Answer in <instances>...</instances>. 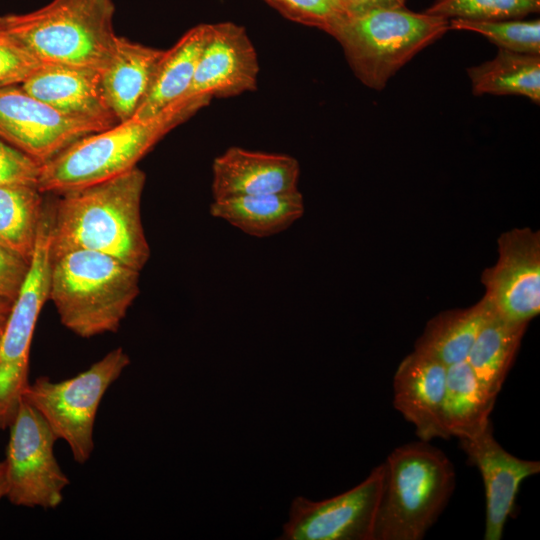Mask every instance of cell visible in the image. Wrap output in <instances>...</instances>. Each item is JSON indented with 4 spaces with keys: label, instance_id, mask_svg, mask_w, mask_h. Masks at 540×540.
<instances>
[{
    "label": "cell",
    "instance_id": "6da1fadb",
    "mask_svg": "<svg viewBox=\"0 0 540 540\" xmlns=\"http://www.w3.org/2000/svg\"><path fill=\"white\" fill-rule=\"evenodd\" d=\"M145 173L135 167L52 202L51 252L86 249L141 271L150 258L141 217Z\"/></svg>",
    "mask_w": 540,
    "mask_h": 540
},
{
    "label": "cell",
    "instance_id": "7a4b0ae2",
    "mask_svg": "<svg viewBox=\"0 0 540 540\" xmlns=\"http://www.w3.org/2000/svg\"><path fill=\"white\" fill-rule=\"evenodd\" d=\"M113 0H52L24 14L0 16V37L42 65L100 71L117 35Z\"/></svg>",
    "mask_w": 540,
    "mask_h": 540
},
{
    "label": "cell",
    "instance_id": "3957f363",
    "mask_svg": "<svg viewBox=\"0 0 540 540\" xmlns=\"http://www.w3.org/2000/svg\"><path fill=\"white\" fill-rule=\"evenodd\" d=\"M140 271L86 249L51 252L49 300L61 323L90 338L116 332L140 292Z\"/></svg>",
    "mask_w": 540,
    "mask_h": 540
},
{
    "label": "cell",
    "instance_id": "277c9868",
    "mask_svg": "<svg viewBox=\"0 0 540 540\" xmlns=\"http://www.w3.org/2000/svg\"><path fill=\"white\" fill-rule=\"evenodd\" d=\"M207 103L181 100L147 120L130 118L86 135L41 165L38 189L60 195L93 185L135 167L175 126Z\"/></svg>",
    "mask_w": 540,
    "mask_h": 540
},
{
    "label": "cell",
    "instance_id": "5b68a950",
    "mask_svg": "<svg viewBox=\"0 0 540 540\" xmlns=\"http://www.w3.org/2000/svg\"><path fill=\"white\" fill-rule=\"evenodd\" d=\"M384 468L373 540L422 539L455 488L451 461L441 450L420 440L395 448Z\"/></svg>",
    "mask_w": 540,
    "mask_h": 540
},
{
    "label": "cell",
    "instance_id": "8992f818",
    "mask_svg": "<svg viewBox=\"0 0 540 540\" xmlns=\"http://www.w3.org/2000/svg\"><path fill=\"white\" fill-rule=\"evenodd\" d=\"M449 29L445 17L401 7L349 15L332 36L357 78L380 90L404 64Z\"/></svg>",
    "mask_w": 540,
    "mask_h": 540
},
{
    "label": "cell",
    "instance_id": "52a82bcc",
    "mask_svg": "<svg viewBox=\"0 0 540 540\" xmlns=\"http://www.w3.org/2000/svg\"><path fill=\"white\" fill-rule=\"evenodd\" d=\"M129 364V355L118 347L69 379L52 382L41 376L26 388L23 399L43 416L57 438L69 445L79 464L93 452L94 423L101 400Z\"/></svg>",
    "mask_w": 540,
    "mask_h": 540
},
{
    "label": "cell",
    "instance_id": "ba28073f",
    "mask_svg": "<svg viewBox=\"0 0 540 540\" xmlns=\"http://www.w3.org/2000/svg\"><path fill=\"white\" fill-rule=\"evenodd\" d=\"M52 202H45L35 250L0 344V429L9 428L29 385V354L40 312L49 300Z\"/></svg>",
    "mask_w": 540,
    "mask_h": 540
},
{
    "label": "cell",
    "instance_id": "9c48e42d",
    "mask_svg": "<svg viewBox=\"0 0 540 540\" xmlns=\"http://www.w3.org/2000/svg\"><path fill=\"white\" fill-rule=\"evenodd\" d=\"M9 429L6 497L17 506L56 508L69 484L54 455L57 436L23 398Z\"/></svg>",
    "mask_w": 540,
    "mask_h": 540
},
{
    "label": "cell",
    "instance_id": "30bf717a",
    "mask_svg": "<svg viewBox=\"0 0 540 540\" xmlns=\"http://www.w3.org/2000/svg\"><path fill=\"white\" fill-rule=\"evenodd\" d=\"M384 463L354 488L322 501L296 497L284 540H373L374 524L384 484Z\"/></svg>",
    "mask_w": 540,
    "mask_h": 540
},
{
    "label": "cell",
    "instance_id": "8fae6325",
    "mask_svg": "<svg viewBox=\"0 0 540 540\" xmlns=\"http://www.w3.org/2000/svg\"><path fill=\"white\" fill-rule=\"evenodd\" d=\"M104 129L56 110L20 85L0 88V138L41 165L78 139Z\"/></svg>",
    "mask_w": 540,
    "mask_h": 540
},
{
    "label": "cell",
    "instance_id": "7c38bea8",
    "mask_svg": "<svg viewBox=\"0 0 540 540\" xmlns=\"http://www.w3.org/2000/svg\"><path fill=\"white\" fill-rule=\"evenodd\" d=\"M498 259L485 269L484 297L503 318L529 323L540 312V232L515 228L498 239Z\"/></svg>",
    "mask_w": 540,
    "mask_h": 540
},
{
    "label": "cell",
    "instance_id": "4fadbf2b",
    "mask_svg": "<svg viewBox=\"0 0 540 540\" xmlns=\"http://www.w3.org/2000/svg\"><path fill=\"white\" fill-rule=\"evenodd\" d=\"M259 62L246 29L234 22L208 24L193 81L181 100L231 97L257 86Z\"/></svg>",
    "mask_w": 540,
    "mask_h": 540
},
{
    "label": "cell",
    "instance_id": "5bb4252c",
    "mask_svg": "<svg viewBox=\"0 0 540 540\" xmlns=\"http://www.w3.org/2000/svg\"><path fill=\"white\" fill-rule=\"evenodd\" d=\"M469 462L483 479L486 497L485 540H500L507 518L524 479L538 474L539 461L524 460L508 453L494 438L491 423L472 438L459 439Z\"/></svg>",
    "mask_w": 540,
    "mask_h": 540
},
{
    "label": "cell",
    "instance_id": "9a60e30c",
    "mask_svg": "<svg viewBox=\"0 0 540 540\" xmlns=\"http://www.w3.org/2000/svg\"><path fill=\"white\" fill-rule=\"evenodd\" d=\"M300 165L280 153L230 147L212 164L213 199L286 193L298 190Z\"/></svg>",
    "mask_w": 540,
    "mask_h": 540
},
{
    "label": "cell",
    "instance_id": "2e32d148",
    "mask_svg": "<svg viewBox=\"0 0 540 540\" xmlns=\"http://www.w3.org/2000/svg\"><path fill=\"white\" fill-rule=\"evenodd\" d=\"M447 367L441 362L413 351L399 364L393 379V404L415 427L422 441L449 439L443 404Z\"/></svg>",
    "mask_w": 540,
    "mask_h": 540
},
{
    "label": "cell",
    "instance_id": "e0dca14e",
    "mask_svg": "<svg viewBox=\"0 0 540 540\" xmlns=\"http://www.w3.org/2000/svg\"><path fill=\"white\" fill-rule=\"evenodd\" d=\"M20 86L66 115L93 121L106 128L118 123L104 98L98 70L42 65Z\"/></svg>",
    "mask_w": 540,
    "mask_h": 540
},
{
    "label": "cell",
    "instance_id": "ac0fdd59",
    "mask_svg": "<svg viewBox=\"0 0 540 540\" xmlns=\"http://www.w3.org/2000/svg\"><path fill=\"white\" fill-rule=\"evenodd\" d=\"M163 51L117 36L113 52L99 72L104 98L118 122L135 115Z\"/></svg>",
    "mask_w": 540,
    "mask_h": 540
},
{
    "label": "cell",
    "instance_id": "d6986e66",
    "mask_svg": "<svg viewBox=\"0 0 540 540\" xmlns=\"http://www.w3.org/2000/svg\"><path fill=\"white\" fill-rule=\"evenodd\" d=\"M207 32L208 24H198L185 32L171 48L163 51L146 96L133 118H153L185 96L193 81Z\"/></svg>",
    "mask_w": 540,
    "mask_h": 540
},
{
    "label": "cell",
    "instance_id": "ffe728a7",
    "mask_svg": "<svg viewBox=\"0 0 540 540\" xmlns=\"http://www.w3.org/2000/svg\"><path fill=\"white\" fill-rule=\"evenodd\" d=\"M211 216L221 219L247 235L266 238L287 230L305 211L299 190L213 199Z\"/></svg>",
    "mask_w": 540,
    "mask_h": 540
},
{
    "label": "cell",
    "instance_id": "44dd1931",
    "mask_svg": "<svg viewBox=\"0 0 540 540\" xmlns=\"http://www.w3.org/2000/svg\"><path fill=\"white\" fill-rule=\"evenodd\" d=\"M527 325L509 321L493 310L469 351L466 361L485 392L494 399L511 368Z\"/></svg>",
    "mask_w": 540,
    "mask_h": 540
},
{
    "label": "cell",
    "instance_id": "7402d4cb",
    "mask_svg": "<svg viewBox=\"0 0 540 540\" xmlns=\"http://www.w3.org/2000/svg\"><path fill=\"white\" fill-rule=\"evenodd\" d=\"M492 311V305L483 296L469 308L439 313L426 324L414 351L446 367L466 360L479 330Z\"/></svg>",
    "mask_w": 540,
    "mask_h": 540
},
{
    "label": "cell",
    "instance_id": "603a6c76",
    "mask_svg": "<svg viewBox=\"0 0 540 540\" xmlns=\"http://www.w3.org/2000/svg\"><path fill=\"white\" fill-rule=\"evenodd\" d=\"M495 402L466 360L447 367L443 419L450 437L472 438L483 432Z\"/></svg>",
    "mask_w": 540,
    "mask_h": 540
},
{
    "label": "cell",
    "instance_id": "cb8c5ba5",
    "mask_svg": "<svg viewBox=\"0 0 540 540\" xmlns=\"http://www.w3.org/2000/svg\"><path fill=\"white\" fill-rule=\"evenodd\" d=\"M474 94H515L540 101V57L499 49L495 58L470 67Z\"/></svg>",
    "mask_w": 540,
    "mask_h": 540
},
{
    "label": "cell",
    "instance_id": "d4e9b609",
    "mask_svg": "<svg viewBox=\"0 0 540 540\" xmlns=\"http://www.w3.org/2000/svg\"><path fill=\"white\" fill-rule=\"evenodd\" d=\"M45 202L36 186H0V243L28 261L35 250Z\"/></svg>",
    "mask_w": 540,
    "mask_h": 540
},
{
    "label": "cell",
    "instance_id": "484cf974",
    "mask_svg": "<svg viewBox=\"0 0 540 540\" xmlns=\"http://www.w3.org/2000/svg\"><path fill=\"white\" fill-rule=\"evenodd\" d=\"M514 19V18H513ZM470 20L452 18L449 27L474 31L485 36L499 49L511 52L540 54V21L533 20Z\"/></svg>",
    "mask_w": 540,
    "mask_h": 540
},
{
    "label": "cell",
    "instance_id": "4316f807",
    "mask_svg": "<svg viewBox=\"0 0 540 540\" xmlns=\"http://www.w3.org/2000/svg\"><path fill=\"white\" fill-rule=\"evenodd\" d=\"M540 0H436L425 12L470 20L513 19L536 13Z\"/></svg>",
    "mask_w": 540,
    "mask_h": 540
},
{
    "label": "cell",
    "instance_id": "83f0119b",
    "mask_svg": "<svg viewBox=\"0 0 540 540\" xmlns=\"http://www.w3.org/2000/svg\"><path fill=\"white\" fill-rule=\"evenodd\" d=\"M285 18L331 36L349 16L340 0H264Z\"/></svg>",
    "mask_w": 540,
    "mask_h": 540
},
{
    "label": "cell",
    "instance_id": "f1b7e54d",
    "mask_svg": "<svg viewBox=\"0 0 540 540\" xmlns=\"http://www.w3.org/2000/svg\"><path fill=\"white\" fill-rule=\"evenodd\" d=\"M40 171L39 162L0 138V186L37 187Z\"/></svg>",
    "mask_w": 540,
    "mask_h": 540
},
{
    "label": "cell",
    "instance_id": "f546056e",
    "mask_svg": "<svg viewBox=\"0 0 540 540\" xmlns=\"http://www.w3.org/2000/svg\"><path fill=\"white\" fill-rule=\"evenodd\" d=\"M42 64L0 37V88L21 85Z\"/></svg>",
    "mask_w": 540,
    "mask_h": 540
},
{
    "label": "cell",
    "instance_id": "4dcf8cb0",
    "mask_svg": "<svg viewBox=\"0 0 540 540\" xmlns=\"http://www.w3.org/2000/svg\"><path fill=\"white\" fill-rule=\"evenodd\" d=\"M31 261L0 243V296L14 302L30 269Z\"/></svg>",
    "mask_w": 540,
    "mask_h": 540
},
{
    "label": "cell",
    "instance_id": "1f68e13d",
    "mask_svg": "<svg viewBox=\"0 0 540 540\" xmlns=\"http://www.w3.org/2000/svg\"><path fill=\"white\" fill-rule=\"evenodd\" d=\"M349 15L404 7L405 0H340Z\"/></svg>",
    "mask_w": 540,
    "mask_h": 540
},
{
    "label": "cell",
    "instance_id": "d6a6232c",
    "mask_svg": "<svg viewBox=\"0 0 540 540\" xmlns=\"http://www.w3.org/2000/svg\"><path fill=\"white\" fill-rule=\"evenodd\" d=\"M8 492V483L6 476L5 461H0V499L6 497Z\"/></svg>",
    "mask_w": 540,
    "mask_h": 540
},
{
    "label": "cell",
    "instance_id": "836d02e7",
    "mask_svg": "<svg viewBox=\"0 0 540 540\" xmlns=\"http://www.w3.org/2000/svg\"><path fill=\"white\" fill-rule=\"evenodd\" d=\"M12 304V302L0 296V315H8Z\"/></svg>",
    "mask_w": 540,
    "mask_h": 540
},
{
    "label": "cell",
    "instance_id": "e575fe53",
    "mask_svg": "<svg viewBox=\"0 0 540 540\" xmlns=\"http://www.w3.org/2000/svg\"><path fill=\"white\" fill-rule=\"evenodd\" d=\"M8 315H0V344Z\"/></svg>",
    "mask_w": 540,
    "mask_h": 540
}]
</instances>
